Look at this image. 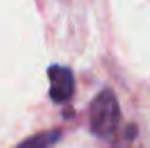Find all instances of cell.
I'll list each match as a JSON object with an SVG mask.
<instances>
[{
    "instance_id": "obj_3",
    "label": "cell",
    "mask_w": 150,
    "mask_h": 148,
    "mask_svg": "<svg viewBox=\"0 0 150 148\" xmlns=\"http://www.w3.org/2000/svg\"><path fill=\"white\" fill-rule=\"evenodd\" d=\"M59 138H61L59 131H45V132H38L26 138L16 148H51L59 141Z\"/></svg>"
},
{
    "instance_id": "obj_2",
    "label": "cell",
    "mask_w": 150,
    "mask_h": 148,
    "mask_svg": "<svg viewBox=\"0 0 150 148\" xmlns=\"http://www.w3.org/2000/svg\"><path fill=\"white\" fill-rule=\"evenodd\" d=\"M47 77H49V82H51L49 98L52 99V103H56V105L67 103L75 92L74 72L67 66L52 65L47 70Z\"/></svg>"
},
{
    "instance_id": "obj_1",
    "label": "cell",
    "mask_w": 150,
    "mask_h": 148,
    "mask_svg": "<svg viewBox=\"0 0 150 148\" xmlns=\"http://www.w3.org/2000/svg\"><path fill=\"white\" fill-rule=\"evenodd\" d=\"M120 120V106L112 89L96 94L89 106V127L98 138H112Z\"/></svg>"
}]
</instances>
